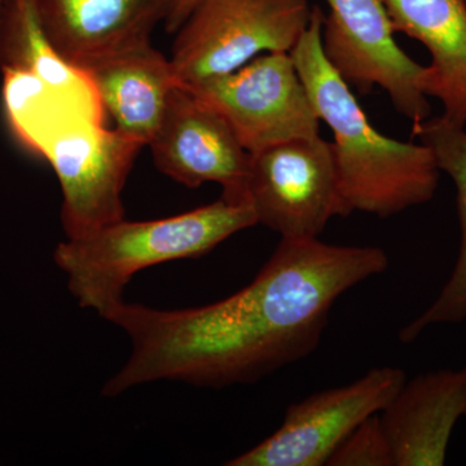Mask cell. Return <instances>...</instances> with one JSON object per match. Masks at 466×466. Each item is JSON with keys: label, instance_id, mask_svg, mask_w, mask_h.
<instances>
[{"label": "cell", "instance_id": "1", "mask_svg": "<svg viewBox=\"0 0 466 466\" xmlns=\"http://www.w3.org/2000/svg\"><path fill=\"white\" fill-rule=\"evenodd\" d=\"M388 266L380 248L281 238L256 279L219 302L164 311L124 300L104 319L133 351L103 395L158 380L214 389L258 381L312 354L337 299Z\"/></svg>", "mask_w": 466, "mask_h": 466}, {"label": "cell", "instance_id": "2", "mask_svg": "<svg viewBox=\"0 0 466 466\" xmlns=\"http://www.w3.org/2000/svg\"><path fill=\"white\" fill-rule=\"evenodd\" d=\"M323 11L312 7L308 29L289 52L319 119L329 126L343 198L351 213L397 216L434 198L441 170L424 144L376 130L323 50Z\"/></svg>", "mask_w": 466, "mask_h": 466}, {"label": "cell", "instance_id": "3", "mask_svg": "<svg viewBox=\"0 0 466 466\" xmlns=\"http://www.w3.org/2000/svg\"><path fill=\"white\" fill-rule=\"evenodd\" d=\"M258 225L250 204L220 198L164 219H122L58 244L54 259L82 309L106 318L137 272L170 260L198 258L242 229Z\"/></svg>", "mask_w": 466, "mask_h": 466}, {"label": "cell", "instance_id": "4", "mask_svg": "<svg viewBox=\"0 0 466 466\" xmlns=\"http://www.w3.org/2000/svg\"><path fill=\"white\" fill-rule=\"evenodd\" d=\"M99 113L79 112L36 131L25 148L47 159L61 193L67 238H81L125 219L126 180L144 144L106 128Z\"/></svg>", "mask_w": 466, "mask_h": 466}, {"label": "cell", "instance_id": "5", "mask_svg": "<svg viewBox=\"0 0 466 466\" xmlns=\"http://www.w3.org/2000/svg\"><path fill=\"white\" fill-rule=\"evenodd\" d=\"M311 14L309 0H201L175 33L177 84L228 75L266 52H290Z\"/></svg>", "mask_w": 466, "mask_h": 466}, {"label": "cell", "instance_id": "6", "mask_svg": "<svg viewBox=\"0 0 466 466\" xmlns=\"http://www.w3.org/2000/svg\"><path fill=\"white\" fill-rule=\"evenodd\" d=\"M248 202L281 238H319L332 218L351 214L332 143L320 135L251 153Z\"/></svg>", "mask_w": 466, "mask_h": 466}, {"label": "cell", "instance_id": "7", "mask_svg": "<svg viewBox=\"0 0 466 466\" xmlns=\"http://www.w3.org/2000/svg\"><path fill=\"white\" fill-rule=\"evenodd\" d=\"M184 88L222 116L250 155L319 137L320 119L289 52H266L235 72Z\"/></svg>", "mask_w": 466, "mask_h": 466}, {"label": "cell", "instance_id": "8", "mask_svg": "<svg viewBox=\"0 0 466 466\" xmlns=\"http://www.w3.org/2000/svg\"><path fill=\"white\" fill-rule=\"evenodd\" d=\"M323 50L334 69L361 94L375 86L388 92L392 106L413 125L431 116L421 87L425 66L412 60L394 39L383 0H325Z\"/></svg>", "mask_w": 466, "mask_h": 466}, {"label": "cell", "instance_id": "9", "mask_svg": "<svg viewBox=\"0 0 466 466\" xmlns=\"http://www.w3.org/2000/svg\"><path fill=\"white\" fill-rule=\"evenodd\" d=\"M406 381L400 368H372L349 385L297 401L274 434L226 465L325 466L342 441L381 412Z\"/></svg>", "mask_w": 466, "mask_h": 466}, {"label": "cell", "instance_id": "10", "mask_svg": "<svg viewBox=\"0 0 466 466\" xmlns=\"http://www.w3.org/2000/svg\"><path fill=\"white\" fill-rule=\"evenodd\" d=\"M148 146L162 174L188 188L222 186V198L248 202L250 153L232 128L191 91L177 85Z\"/></svg>", "mask_w": 466, "mask_h": 466}, {"label": "cell", "instance_id": "11", "mask_svg": "<svg viewBox=\"0 0 466 466\" xmlns=\"http://www.w3.org/2000/svg\"><path fill=\"white\" fill-rule=\"evenodd\" d=\"M171 0H34L43 32L66 64H95L150 45Z\"/></svg>", "mask_w": 466, "mask_h": 466}, {"label": "cell", "instance_id": "12", "mask_svg": "<svg viewBox=\"0 0 466 466\" xmlns=\"http://www.w3.org/2000/svg\"><path fill=\"white\" fill-rule=\"evenodd\" d=\"M466 417V367L407 380L380 420L395 466L446 464L451 435Z\"/></svg>", "mask_w": 466, "mask_h": 466}, {"label": "cell", "instance_id": "13", "mask_svg": "<svg viewBox=\"0 0 466 466\" xmlns=\"http://www.w3.org/2000/svg\"><path fill=\"white\" fill-rule=\"evenodd\" d=\"M392 29L424 45L431 56L421 87L443 106L444 118L466 125L465 0H383Z\"/></svg>", "mask_w": 466, "mask_h": 466}, {"label": "cell", "instance_id": "14", "mask_svg": "<svg viewBox=\"0 0 466 466\" xmlns=\"http://www.w3.org/2000/svg\"><path fill=\"white\" fill-rule=\"evenodd\" d=\"M85 75L116 130L148 146L179 85L170 58L148 45L100 61Z\"/></svg>", "mask_w": 466, "mask_h": 466}, {"label": "cell", "instance_id": "15", "mask_svg": "<svg viewBox=\"0 0 466 466\" xmlns=\"http://www.w3.org/2000/svg\"><path fill=\"white\" fill-rule=\"evenodd\" d=\"M413 135L433 153L437 167L456 187V204L461 241L455 267L447 283L428 309L401 328L400 339L416 341L428 328L438 324H458L466 320V130L443 116L413 125Z\"/></svg>", "mask_w": 466, "mask_h": 466}, {"label": "cell", "instance_id": "16", "mask_svg": "<svg viewBox=\"0 0 466 466\" xmlns=\"http://www.w3.org/2000/svg\"><path fill=\"white\" fill-rule=\"evenodd\" d=\"M5 69L34 73L57 90L96 94L87 76L52 48L34 0H5L0 8V70Z\"/></svg>", "mask_w": 466, "mask_h": 466}, {"label": "cell", "instance_id": "17", "mask_svg": "<svg viewBox=\"0 0 466 466\" xmlns=\"http://www.w3.org/2000/svg\"><path fill=\"white\" fill-rule=\"evenodd\" d=\"M327 466H395L380 413L358 425L337 447Z\"/></svg>", "mask_w": 466, "mask_h": 466}, {"label": "cell", "instance_id": "18", "mask_svg": "<svg viewBox=\"0 0 466 466\" xmlns=\"http://www.w3.org/2000/svg\"><path fill=\"white\" fill-rule=\"evenodd\" d=\"M201 0H171L167 20L164 21L168 34H175L183 25Z\"/></svg>", "mask_w": 466, "mask_h": 466}, {"label": "cell", "instance_id": "19", "mask_svg": "<svg viewBox=\"0 0 466 466\" xmlns=\"http://www.w3.org/2000/svg\"><path fill=\"white\" fill-rule=\"evenodd\" d=\"M3 2H5V0H0V8H2Z\"/></svg>", "mask_w": 466, "mask_h": 466}, {"label": "cell", "instance_id": "20", "mask_svg": "<svg viewBox=\"0 0 466 466\" xmlns=\"http://www.w3.org/2000/svg\"><path fill=\"white\" fill-rule=\"evenodd\" d=\"M465 2H466V0H465Z\"/></svg>", "mask_w": 466, "mask_h": 466}]
</instances>
